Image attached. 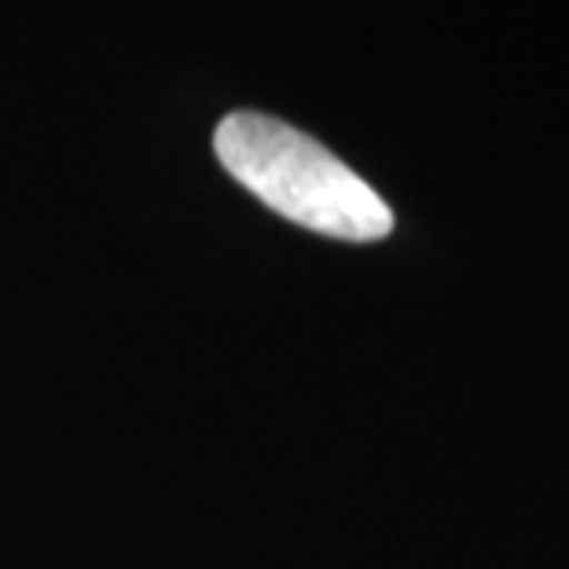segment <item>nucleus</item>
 <instances>
[{"label": "nucleus", "mask_w": 569, "mask_h": 569, "mask_svg": "<svg viewBox=\"0 0 569 569\" xmlns=\"http://www.w3.org/2000/svg\"><path fill=\"white\" fill-rule=\"evenodd\" d=\"M221 166L250 196L309 232L375 243L393 232V210L338 154L272 114L236 111L213 132Z\"/></svg>", "instance_id": "obj_1"}]
</instances>
